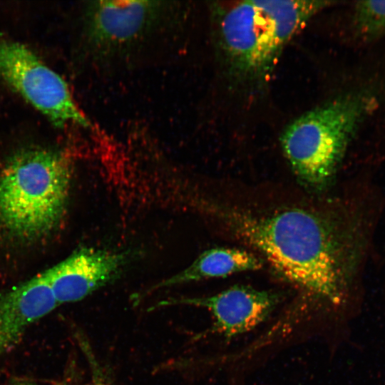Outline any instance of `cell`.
Wrapping results in <instances>:
<instances>
[{"label": "cell", "mask_w": 385, "mask_h": 385, "mask_svg": "<svg viewBox=\"0 0 385 385\" xmlns=\"http://www.w3.org/2000/svg\"><path fill=\"white\" fill-rule=\"evenodd\" d=\"M283 297L278 292L236 285L210 296L169 298L159 302L158 307L187 305L205 308L214 318L215 331L230 339L266 321Z\"/></svg>", "instance_id": "obj_7"}, {"label": "cell", "mask_w": 385, "mask_h": 385, "mask_svg": "<svg viewBox=\"0 0 385 385\" xmlns=\"http://www.w3.org/2000/svg\"><path fill=\"white\" fill-rule=\"evenodd\" d=\"M71 180L63 152L34 146L17 150L0 170V227L24 242L51 234L66 212Z\"/></svg>", "instance_id": "obj_3"}, {"label": "cell", "mask_w": 385, "mask_h": 385, "mask_svg": "<svg viewBox=\"0 0 385 385\" xmlns=\"http://www.w3.org/2000/svg\"><path fill=\"white\" fill-rule=\"evenodd\" d=\"M378 105L370 92L348 93L309 111L286 127L281 145L303 185L320 190L328 185L349 144Z\"/></svg>", "instance_id": "obj_4"}, {"label": "cell", "mask_w": 385, "mask_h": 385, "mask_svg": "<svg viewBox=\"0 0 385 385\" xmlns=\"http://www.w3.org/2000/svg\"><path fill=\"white\" fill-rule=\"evenodd\" d=\"M177 9L161 1H91L83 12V37L94 60H106L139 45L171 19Z\"/></svg>", "instance_id": "obj_5"}, {"label": "cell", "mask_w": 385, "mask_h": 385, "mask_svg": "<svg viewBox=\"0 0 385 385\" xmlns=\"http://www.w3.org/2000/svg\"><path fill=\"white\" fill-rule=\"evenodd\" d=\"M58 303L40 272L0 294V357L21 341L29 327Z\"/></svg>", "instance_id": "obj_9"}, {"label": "cell", "mask_w": 385, "mask_h": 385, "mask_svg": "<svg viewBox=\"0 0 385 385\" xmlns=\"http://www.w3.org/2000/svg\"><path fill=\"white\" fill-rule=\"evenodd\" d=\"M128 257L125 252L85 247L41 273L59 305L76 302L118 278Z\"/></svg>", "instance_id": "obj_8"}, {"label": "cell", "mask_w": 385, "mask_h": 385, "mask_svg": "<svg viewBox=\"0 0 385 385\" xmlns=\"http://www.w3.org/2000/svg\"><path fill=\"white\" fill-rule=\"evenodd\" d=\"M221 212L228 234L255 250L285 282L319 301H342L349 250L331 217L302 205L258 211L228 205Z\"/></svg>", "instance_id": "obj_1"}, {"label": "cell", "mask_w": 385, "mask_h": 385, "mask_svg": "<svg viewBox=\"0 0 385 385\" xmlns=\"http://www.w3.org/2000/svg\"><path fill=\"white\" fill-rule=\"evenodd\" d=\"M0 78L56 126H90L64 79L25 45L0 40Z\"/></svg>", "instance_id": "obj_6"}, {"label": "cell", "mask_w": 385, "mask_h": 385, "mask_svg": "<svg viewBox=\"0 0 385 385\" xmlns=\"http://www.w3.org/2000/svg\"><path fill=\"white\" fill-rule=\"evenodd\" d=\"M264 262L255 253L236 247H214L202 252L179 272L155 284L147 292L202 279L224 277L263 267Z\"/></svg>", "instance_id": "obj_10"}, {"label": "cell", "mask_w": 385, "mask_h": 385, "mask_svg": "<svg viewBox=\"0 0 385 385\" xmlns=\"http://www.w3.org/2000/svg\"><path fill=\"white\" fill-rule=\"evenodd\" d=\"M354 21L366 39L385 35V1H362L355 5Z\"/></svg>", "instance_id": "obj_11"}, {"label": "cell", "mask_w": 385, "mask_h": 385, "mask_svg": "<svg viewBox=\"0 0 385 385\" xmlns=\"http://www.w3.org/2000/svg\"><path fill=\"white\" fill-rule=\"evenodd\" d=\"M9 385H68L64 382H58L54 384H39L32 382H27V381H21V382H16L14 384H11Z\"/></svg>", "instance_id": "obj_13"}, {"label": "cell", "mask_w": 385, "mask_h": 385, "mask_svg": "<svg viewBox=\"0 0 385 385\" xmlns=\"http://www.w3.org/2000/svg\"><path fill=\"white\" fill-rule=\"evenodd\" d=\"M325 1H240L211 6L215 40L226 68L238 81L260 83L272 72L286 44Z\"/></svg>", "instance_id": "obj_2"}, {"label": "cell", "mask_w": 385, "mask_h": 385, "mask_svg": "<svg viewBox=\"0 0 385 385\" xmlns=\"http://www.w3.org/2000/svg\"><path fill=\"white\" fill-rule=\"evenodd\" d=\"M92 385H108V382L100 376L98 373L93 376V381Z\"/></svg>", "instance_id": "obj_12"}]
</instances>
